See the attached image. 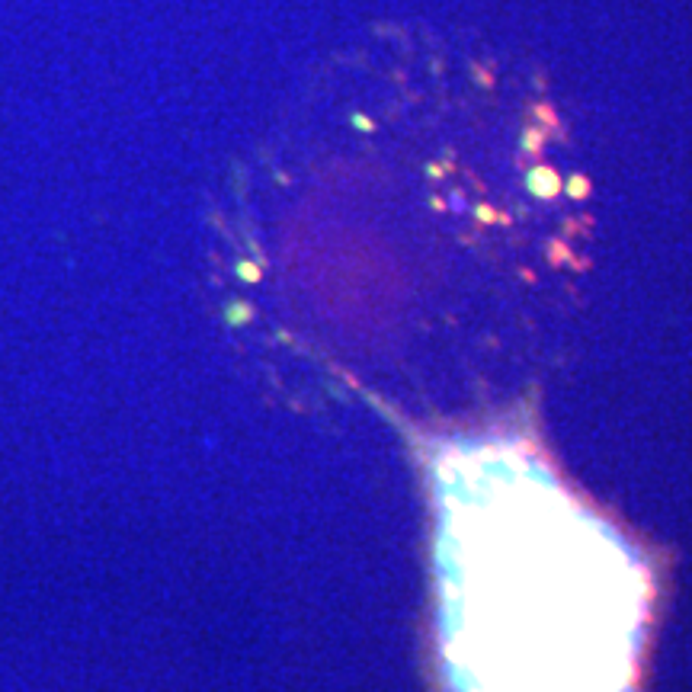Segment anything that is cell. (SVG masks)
I'll list each match as a JSON object with an SVG mask.
<instances>
[{
	"instance_id": "1",
	"label": "cell",
	"mask_w": 692,
	"mask_h": 692,
	"mask_svg": "<svg viewBox=\"0 0 692 692\" xmlns=\"http://www.w3.org/2000/svg\"><path fill=\"white\" fill-rule=\"evenodd\" d=\"M439 603L465 692H628L648 580L612 532L516 452L439 471Z\"/></svg>"
}]
</instances>
